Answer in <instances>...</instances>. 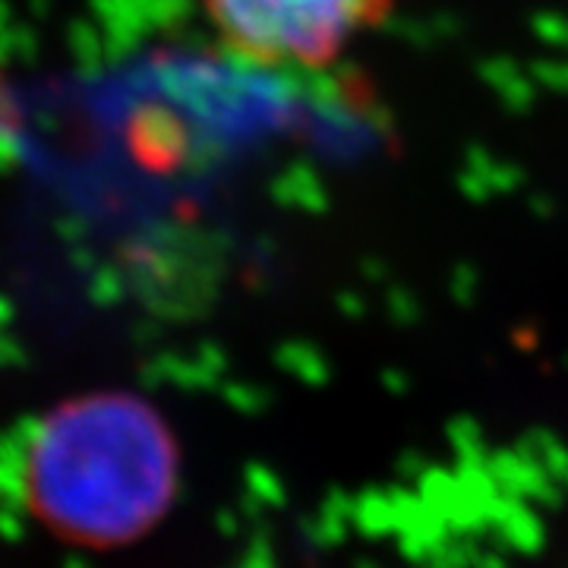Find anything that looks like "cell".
<instances>
[{
	"instance_id": "6da1fadb",
	"label": "cell",
	"mask_w": 568,
	"mask_h": 568,
	"mask_svg": "<svg viewBox=\"0 0 568 568\" xmlns=\"http://www.w3.org/2000/svg\"><path fill=\"white\" fill-rule=\"evenodd\" d=\"M171 439L133 395H85L32 424L20 452L29 508L77 537H121L152 518L171 480Z\"/></svg>"
},
{
	"instance_id": "7a4b0ae2",
	"label": "cell",
	"mask_w": 568,
	"mask_h": 568,
	"mask_svg": "<svg viewBox=\"0 0 568 568\" xmlns=\"http://www.w3.org/2000/svg\"><path fill=\"white\" fill-rule=\"evenodd\" d=\"M200 7L244 61L323 70L379 29L398 0H200Z\"/></svg>"
},
{
	"instance_id": "3957f363",
	"label": "cell",
	"mask_w": 568,
	"mask_h": 568,
	"mask_svg": "<svg viewBox=\"0 0 568 568\" xmlns=\"http://www.w3.org/2000/svg\"><path fill=\"white\" fill-rule=\"evenodd\" d=\"M506 552L530 556L544 547V518L534 503L515 499L506 493H496L487 508V530Z\"/></svg>"
},
{
	"instance_id": "277c9868",
	"label": "cell",
	"mask_w": 568,
	"mask_h": 568,
	"mask_svg": "<svg viewBox=\"0 0 568 568\" xmlns=\"http://www.w3.org/2000/svg\"><path fill=\"white\" fill-rule=\"evenodd\" d=\"M487 467L499 493H506V496L525 499L534 506H559L562 503V489L549 480L547 470L537 465L525 448L496 452L493 458H487Z\"/></svg>"
},
{
	"instance_id": "5b68a950",
	"label": "cell",
	"mask_w": 568,
	"mask_h": 568,
	"mask_svg": "<svg viewBox=\"0 0 568 568\" xmlns=\"http://www.w3.org/2000/svg\"><path fill=\"white\" fill-rule=\"evenodd\" d=\"M354 521L369 534L383 537L398 530V496L395 489H369L354 503Z\"/></svg>"
},
{
	"instance_id": "8992f818",
	"label": "cell",
	"mask_w": 568,
	"mask_h": 568,
	"mask_svg": "<svg viewBox=\"0 0 568 568\" xmlns=\"http://www.w3.org/2000/svg\"><path fill=\"white\" fill-rule=\"evenodd\" d=\"M525 452L537 465L547 470V477L556 484V487L566 493L568 489V448L559 446L552 436H544V433H534L525 439Z\"/></svg>"
},
{
	"instance_id": "52a82bcc",
	"label": "cell",
	"mask_w": 568,
	"mask_h": 568,
	"mask_svg": "<svg viewBox=\"0 0 568 568\" xmlns=\"http://www.w3.org/2000/svg\"><path fill=\"white\" fill-rule=\"evenodd\" d=\"M452 448L458 465H484L487 462V446L477 426H452Z\"/></svg>"
},
{
	"instance_id": "ba28073f",
	"label": "cell",
	"mask_w": 568,
	"mask_h": 568,
	"mask_svg": "<svg viewBox=\"0 0 568 568\" xmlns=\"http://www.w3.org/2000/svg\"><path fill=\"white\" fill-rule=\"evenodd\" d=\"M470 568H508V559H506V549L499 547H474V562Z\"/></svg>"
}]
</instances>
